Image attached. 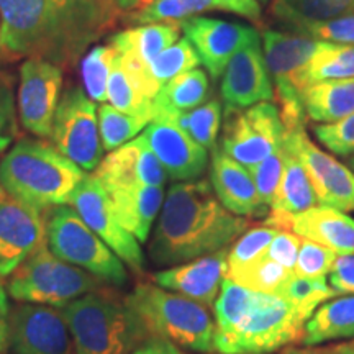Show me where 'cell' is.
<instances>
[{
  "label": "cell",
  "mask_w": 354,
  "mask_h": 354,
  "mask_svg": "<svg viewBox=\"0 0 354 354\" xmlns=\"http://www.w3.org/2000/svg\"><path fill=\"white\" fill-rule=\"evenodd\" d=\"M118 12L107 0H0V56L73 68Z\"/></svg>",
  "instance_id": "obj_1"
},
{
  "label": "cell",
  "mask_w": 354,
  "mask_h": 354,
  "mask_svg": "<svg viewBox=\"0 0 354 354\" xmlns=\"http://www.w3.org/2000/svg\"><path fill=\"white\" fill-rule=\"evenodd\" d=\"M246 228L248 220L221 205L209 180L177 183L162 202L149 256L159 266L189 263L225 250Z\"/></svg>",
  "instance_id": "obj_2"
},
{
  "label": "cell",
  "mask_w": 354,
  "mask_h": 354,
  "mask_svg": "<svg viewBox=\"0 0 354 354\" xmlns=\"http://www.w3.org/2000/svg\"><path fill=\"white\" fill-rule=\"evenodd\" d=\"M86 176L55 146L32 138L13 145L0 161V184L7 196L37 210L69 205Z\"/></svg>",
  "instance_id": "obj_3"
},
{
  "label": "cell",
  "mask_w": 354,
  "mask_h": 354,
  "mask_svg": "<svg viewBox=\"0 0 354 354\" xmlns=\"http://www.w3.org/2000/svg\"><path fill=\"white\" fill-rule=\"evenodd\" d=\"M149 338L192 351L214 353L215 323L205 305L159 286H138L127 299Z\"/></svg>",
  "instance_id": "obj_4"
},
{
  "label": "cell",
  "mask_w": 354,
  "mask_h": 354,
  "mask_svg": "<svg viewBox=\"0 0 354 354\" xmlns=\"http://www.w3.org/2000/svg\"><path fill=\"white\" fill-rule=\"evenodd\" d=\"M312 313L272 294L253 292L236 323L214 333V348L220 354H268L290 343H302L305 323Z\"/></svg>",
  "instance_id": "obj_5"
},
{
  "label": "cell",
  "mask_w": 354,
  "mask_h": 354,
  "mask_svg": "<svg viewBox=\"0 0 354 354\" xmlns=\"http://www.w3.org/2000/svg\"><path fill=\"white\" fill-rule=\"evenodd\" d=\"M76 354H131L149 338L127 302L82 295L63 308Z\"/></svg>",
  "instance_id": "obj_6"
},
{
  "label": "cell",
  "mask_w": 354,
  "mask_h": 354,
  "mask_svg": "<svg viewBox=\"0 0 354 354\" xmlns=\"http://www.w3.org/2000/svg\"><path fill=\"white\" fill-rule=\"evenodd\" d=\"M261 39L266 66L274 84V100L286 131L305 128L304 74L312 57L326 46V41L286 30H264Z\"/></svg>",
  "instance_id": "obj_7"
},
{
  "label": "cell",
  "mask_w": 354,
  "mask_h": 354,
  "mask_svg": "<svg viewBox=\"0 0 354 354\" xmlns=\"http://www.w3.org/2000/svg\"><path fill=\"white\" fill-rule=\"evenodd\" d=\"M12 274L8 294L13 299L55 308H64L100 286L99 279L53 254L46 241Z\"/></svg>",
  "instance_id": "obj_8"
},
{
  "label": "cell",
  "mask_w": 354,
  "mask_h": 354,
  "mask_svg": "<svg viewBox=\"0 0 354 354\" xmlns=\"http://www.w3.org/2000/svg\"><path fill=\"white\" fill-rule=\"evenodd\" d=\"M44 223L46 245L53 254L107 284H127L128 272L122 259L87 227L76 210L69 205L53 207Z\"/></svg>",
  "instance_id": "obj_9"
},
{
  "label": "cell",
  "mask_w": 354,
  "mask_h": 354,
  "mask_svg": "<svg viewBox=\"0 0 354 354\" xmlns=\"http://www.w3.org/2000/svg\"><path fill=\"white\" fill-rule=\"evenodd\" d=\"M50 138L57 151L82 171L92 172L99 167L104 156L99 115L94 100L82 87H71L61 97Z\"/></svg>",
  "instance_id": "obj_10"
},
{
  "label": "cell",
  "mask_w": 354,
  "mask_h": 354,
  "mask_svg": "<svg viewBox=\"0 0 354 354\" xmlns=\"http://www.w3.org/2000/svg\"><path fill=\"white\" fill-rule=\"evenodd\" d=\"M286 128L279 107L261 102L245 110L227 112L221 149L245 167H251L284 146Z\"/></svg>",
  "instance_id": "obj_11"
},
{
  "label": "cell",
  "mask_w": 354,
  "mask_h": 354,
  "mask_svg": "<svg viewBox=\"0 0 354 354\" xmlns=\"http://www.w3.org/2000/svg\"><path fill=\"white\" fill-rule=\"evenodd\" d=\"M73 209L86 221L88 228L107 245L133 271L143 269L145 258L140 241L123 227L115 214L107 190L97 177L86 176L71 201Z\"/></svg>",
  "instance_id": "obj_12"
},
{
  "label": "cell",
  "mask_w": 354,
  "mask_h": 354,
  "mask_svg": "<svg viewBox=\"0 0 354 354\" xmlns=\"http://www.w3.org/2000/svg\"><path fill=\"white\" fill-rule=\"evenodd\" d=\"M284 146L299 158L315 190L318 205L339 212L354 210V172L312 143L305 128L286 131Z\"/></svg>",
  "instance_id": "obj_13"
},
{
  "label": "cell",
  "mask_w": 354,
  "mask_h": 354,
  "mask_svg": "<svg viewBox=\"0 0 354 354\" xmlns=\"http://www.w3.org/2000/svg\"><path fill=\"white\" fill-rule=\"evenodd\" d=\"M61 88L63 69L59 66L35 57L21 64L19 117L25 130L39 138H50Z\"/></svg>",
  "instance_id": "obj_14"
},
{
  "label": "cell",
  "mask_w": 354,
  "mask_h": 354,
  "mask_svg": "<svg viewBox=\"0 0 354 354\" xmlns=\"http://www.w3.org/2000/svg\"><path fill=\"white\" fill-rule=\"evenodd\" d=\"M8 342L15 354H76L63 313L48 305H20L10 317Z\"/></svg>",
  "instance_id": "obj_15"
},
{
  "label": "cell",
  "mask_w": 354,
  "mask_h": 354,
  "mask_svg": "<svg viewBox=\"0 0 354 354\" xmlns=\"http://www.w3.org/2000/svg\"><path fill=\"white\" fill-rule=\"evenodd\" d=\"M220 95L227 112L274 102V84L261 48V35L234 55L221 74Z\"/></svg>",
  "instance_id": "obj_16"
},
{
  "label": "cell",
  "mask_w": 354,
  "mask_h": 354,
  "mask_svg": "<svg viewBox=\"0 0 354 354\" xmlns=\"http://www.w3.org/2000/svg\"><path fill=\"white\" fill-rule=\"evenodd\" d=\"M179 26L214 79L223 74L230 59L246 43L259 37V32L253 26L209 17H190L180 21Z\"/></svg>",
  "instance_id": "obj_17"
},
{
  "label": "cell",
  "mask_w": 354,
  "mask_h": 354,
  "mask_svg": "<svg viewBox=\"0 0 354 354\" xmlns=\"http://www.w3.org/2000/svg\"><path fill=\"white\" fill-rule=\"evenodd\" d=\"M39 212L12 197L0 202V277L12 274L46 241V223Z\"/></svg>",
  "instance_id": "obj_18"
},
{
  "label": "cell",
  "mask_w": 354,
  "mask_h": 354,
  "mask_svg": "<svg viewBox=\"0 0 354 354\" xmlns=\"http://www.w3.org/2000/svg\"><path fill=\"white\" fill-rule=\"evenodd\" d=\"M264 225L330 248L338 256L354 254V218L331 207L315 205L287 216L268 215Z\"/></svg>",
  "instance_id": "obj_19"
},
{
  "label": "cell",
  "mask_w": 354,
  "mask_h": 354,
  "mask_svg": "<svg viewBox=\"0 0 354 354\" xmlns=\"http://www.w3.org/2000/svg\"><path fill=\"white\" fill-rule=\"evenodd\" d=\"M143 136L171 179L196 180L207 169V149L166 118H154L145 128Z\"/></svg>",
  "instance_id": "obj_20"
},
{
  "label": "cell",
  "mask_w": 354,
  "mask_h": 354,
  "mask_svg": "<svg viewBox=\"0 0 354 354\" xmlns=\"http://www.w3.org/2000/svg\"><path fill=\"white\" fill-rule=\"evenodd\" d=\"M228 251H216L185 264L172 266L154 274V282L162 289L184 295L190 300L210 307L218 297L221 284L227 279Z\"/></svg>",
  "instance_id": "obj_21"
},
{
  "label": "cell",
  "mask_w": 354,
  "mask_h": 354,
  "mask_svg": "<svg viewBox=\"0 0 354 354\" xmlns=\"http://www.w3.org/2000/svg\"><path fill=\"white\" fill-rule=\"evenodd\" d=\"M94 176L109 185H156L165 187L167 174L143 135L110 151L100 161Z\"/></svg>",
  "instance_id": "obj_22"
},
{
  "label": "cell",
  "mask_w": 354,
  "mask_h": 354,
  "mask_svg": "<svg viewBox=\"0 0 354 354\" xmlns=\"http://www.w3.org/2000/svg\"><path fill=\"white\" fill-rule=\"evenodd\" d=\"M210 184L221 205L232 214L245 218L269 215L271 209L261 201L248 167L230 158L221 148H215L212 154Z\"/></svg>",
  "instance_id": "obj_23"
},
{
  "label": "cell",
  "mask_w": 354,
  "mask_h": 354,
  "mask_svg": "<svg viewBox=\"0 0 354 354\" xmlns=\"http://www.w3.org/2000/svg\"><path fill=\"white\" fill-rule=\"evenodd\" d=\"M107 190L120 223L140 243L148 240L149 232L161 212L165 190L156 185H109Z\"/></svg>",
  "instance_id": "obj_24"
},
{
  "label": "cell",
  "mask_w": 354,
  "mask_h": 354,
  "mask_svg": "<svg viewBox=\"0 0 354 354\" xmlns=\"http://www.w3.org/2000/svg\"><path fill=\"white\" fill-rule=\"evenodd\" d=\"M180 32L179 24L141 25L113 35L109 44L118 55L131 57L149 68L162 51L180 38Z\"/></svg>",
  "instance_id": "obj_25"
},
{
  "label": "cell",
  "mask_w": 354,
  "mask_h": 354,
  "mask_svg": "<svg viewBox=\"0 0 354 354\" xmlns=\"http://www.w3.org/2000/svg\"><path fill=\"white\" fill-rule=\"evenodd\" d=\"M305 113L318 125L354 113V77L315 82L304 91Z\"/></svg>",
  "instance_id": "obj_26"
},
{
  "label": "cell",
  "mask_w": 354,
  "mask_h": 354,
  "mask_svg": "<svg viewBox=\"0 0 354 354\" xmlns=\"http://www.w3.org/2000/svg\"><path fill=\"white\" fill-rule=\"evenodd\" d=\"M344 338H354V295L320 305L305 323L302 343L315 346Z\"/></svg>",
  "instance_id": "obj_27"
},
{
  "label": "cell",
  "mask_w": 354,
  "mask_h": 354,
  "mask_svg": "<svg viewBox=\"0 0 354 354\" xmlns=\"http://www.w3.org/2000/svg\"><path fill=\"white\" fill-rule=\"evenodd\" d=\"M286 159L281 183L271 203V216H287L302 214V212L318 205L315 190L310 183L307 171L295 154L284 146Z\"/></svg>",
  "instance_id": "obj_28"
},
{
  "label": "cell",
  "mask_w": 354,
  "mask_h": 354,
  "mask_svg": "<svg viewBox=\"0 0 354 354\" xmlns=\"http://www.w3.org/2000/svg\"><path fill=\"white\" fill-rule=\"evenodd\" d=\"M354 13V0H272L269 15L286 32Z\"/></svg>",
  "instance_id": "obj_29"
},
{
  "label": "cell",
  "mask_w": 354,
  "mask_h": 354,
  "mask_svg": "<svg viewBox=\"0 0 354 354\" xmlns=\"http://www.w3.org/2000/svg\"><path fill=\"white\" fill-rule=\"evenodd\" d=\"M209 94L210 87L207 74L198 68L187 71L162 84L153 100L154 115L162 112H187L205 104Z\"/></svg>",
  "instance_id": "obj_30"
},
{
  "label": "cell",
  "mask_w": 354,
  "mask_h": 354,
  "mask_svg": "<svg viewBox=\"0 0 354 354\" xmlns=\"http://www.w3.org/2000/svg\"><path fill=\"white\" fill-rule=\"evenodd\" d=\"M154 118H166L172 122L207 151L216 148V138L221 125V104L216 99L207 100L205 104L187 112L156 113Z\"/></svg>",
  "instance_id": "obj_31"
},
{
  "label": "cell",
  "mask_w": 354,
  "mask_h": 354,
  "mask_svg": "<svg viewBox=\"0 0 354 354\" xmlns=\"http://www.w3.org/2000/svg\"><path fill=\"white\" fill-rule=\"evenodd\" d=\"M220 10L215 0H151L148 6L131 12L125 21L128 25L180 24L203 12Z\"/></svg>",
  "instance_id": "obj_32"
},
{
  "label": "cell",
  "mask_w": 354,
  "mask_h": 354,
  "mask_svg": "<svg viewBox=\"0 0 354 354\" xmlns=\"http://www.w3.org/2000/svg\"><path fill=\"white\" fill-rule=\"evenodd\" d=\"M292 274L294 271L269 258L268 253H263L243 268L227 271V277L246 289L276 295Z\"/></svg>",
  "instance_id": "obj_33"
},
{
  "label": "cell",
  "mask_w": 354,
  "mask_h": 354,
  "mask_svg": "<svg viewBox=\"0 0 354 354\" xmlns=\"http://www.w3.org/2000/svg\"><path fill=\"white\" fill-rule=\"evenodd\" d=\"M351 77H354V44L326 43L308 63L304 84L307 88L315 82Z\"/></svg>",
  "instance_id": "obj_34"
},
{
  "label": "cell",
  "mask_w": 354,
  "mask_h": 354,
  "mask_svg": "<svg viewBox=\"0 0 354 354\" xmlns=\"http://www.w3.org/2000/svg\"><path fill=\"white\" fill-rule=\"evenodd\" d=\"M97 115H99L100 138L105 151L120 148L149 125V120L146 118L120 112L109 104H100Z\"/></svg>",
  "instance_id": "obj_35"
},
{
  "label": "cell",
  "mask_w": 354,
  "mask_h": 354,
  "mask_svg": "<svg viewBox=\"0 0 354 354\" xmlns=\"http://www.w3.org/2000/svg\"><path fill=\"white\" fill-rule=\"evenodd\" d=\"M118 53L110 46H94L84 56L81 63V74L84 82V91L97 104L107 102V86L112 64Z\"/></svg>",
  "instance_id": "obj_36"
},
{
  "label": "cell",
  "mask_w": 354,
  "mask_h": 354,
  "mask_svg": "<svg viewBox=\"0 0 354 354\" xmlns=\"http://www.w3.org/2000/svg\"><path fill=\"white\" fill-rule=\"evenodd\" d=\"M276 295L294 304L295 307L305 310V312L313 313L322 302H326L338 294L333 287L326 284L325 277L308 279L300 277L294 272L287 279L286 284L277 290Z\"/></svg>",
  "instance_id": "obj_37"
},
{
  "label": "cell",
  "mask_w": 354,
  "mask_h": 354,
  "mask_svg": "<svg viewBox=\"0 0 354 354\" xmlns=\"http://www.w3.org/2000/svg\"><path fill=\"white\" fill-rule=\"evenodd\" d=\"M201 63L197 51L187 38H179L172 46L159 55L149 66V73L159 86L187 71L197 69Z\"/></svg>",
  "instance_id": "obj_38"
},
{
  "label": "cell",
  "mask_w": 354,
  "mask_h": 354,
  "mask_svg": "<svg viewBox=\"0 0 354 354\" xmlns=\"http://www.w3.org/2000/svg\"><path fill=\"white\" fill-rule=\"evenodd\" d=\"M277 233L279 230L271 227L253 228L246 232L228 251V271L243 268V266L266 253Z\"/></svg>",
  "instance_id": "obj_39"
},
{
  "label": "cell",
  "mask_w": 354,
  "mask_h": 354,
  "mask_svg": "<svg viewBox=\"0 0 354 354\" xmlns=\"http://www.w3.org/2000/svg\"><path fill=\"white\" fill-rule=\"evenodd\" d=\"M338 254L330 248L318 245L310 240H302L299 248L294 272L300 277L318 279L330 274Z\"/></svg>",
  "instance_id": "obj_40"
},
{
  "label": "cell",
  "mask_w": 354,
  "mask_h": 354,
  "mask_svg": "<svg viewBox=\"0 0 354 354\" xmlns=\"http://www.w3.org/2000/svg\"><path fill=\"white\" fill-rule=\"evenodd\" d=\"M284 159L286 151L284 146H282L279 151H276L271 156H268L258 165L248 167L251 177H253L256 190H258L261 201L271 209V203L276 196L279 183H281L282 171H284Z\"/></svg>",
  "instance_id": "obj_41"
},
{
  "label": "cell",
  "mask_w": 354,
  "mask_h": 354,
  "mask_svg": "<svg viewBox=\"0 0 354 354\" xmlns=\"http://www.w3.org/2000/svg\"><path fill=\"white\" fill-rule=\"evenodd\" d=\"M290 33L304 35V37L320 39V41L326 43L354 44V13L320 21V24L300 26V28Z\"/></svg>",
  "instance_id": "obj_42"
},
{
  "label": "cell",
  "mask_w": 354,
  "mask_h": 354,
  "mask_svg": "<svg viewBox=\"0 0 354 354\" xmlns=\"http://www.w3.org/2000/svg\"><path fill=\"white\" fill-rule=\"evenodd\" d=\"M318 141L338 156L354 154V113L335 123L315 127Z\"/></svg>",
  "instance_id": "obj_43"
},
{
  "label": "cell",
  "mask_w": 354,
  "mask_h": 354,
  "mask_svg": "<svg viewBox=\"0 0 354 354\" xmlns=\"http://www.w3.org/2000/svg\"><path fill=\"white\" fill-rule=\"evenodd\" d=\"M300 243H302V240H300V236H297V234L290 232H279L274 236V240L271 241V245H269L266 253H268L269 258L277 261L279 264L294 271Z\"/></svg>",
  "instance_id": "obj_44"
},
{
  "label": "cell",
  "mask_w": 354,
  "mask_h": 354,
  "mask_svg": "<svg viewBox=\"0 0 354 354\" xmlns=\"http://www.w3.org/2000/svg\"><path fill=\"white\" fill-rule=\"evenodd\" d=\"M15 109L10 87L0 81V154H2L15 138Z\"/></svg>",
  "instance_id": "obj_45"
},
{
  "label": "cell",
  "mask_w": 354,
  "mask_h": 354,
  "mask_svg": "<svg viewBox=\"0 0 354 354\" xmlns=\"http://www.w3.org/2000/svg\"><path fill=\"white\" fill-rule=\"evenodd\" d=\"M330 284L336 294L354 295V254H342L330 271Z\"/></svg>",
  "instance_id": "obj_46"
},
{
  "label": "cell",
  "mask_w": 354,
  "mask_h": 354,
  "mask_svg": "<svg viewBox=\"0 0 354 354\" xmlns=\"http://www.w3.org/2000/svg\"><path fill=\"white\" fill-rule=\"evenodd\" d=\"M215 2L220 10L236 13V15L253 21V24H259L261 21L263 10H261L259 0H215Z\"/></svg>",
  "instance_id": "obj_47"
},
{
  "label": "cell",
  "mask_w": 354,
  "mask_h": 354,
  "mask_svg": "<svg viewBox=\"0 0 354 354\" xmlns=\"http://www.w3.org/2000/svg\"><path fill=\"white\" fill-rule=\"evenodd\" d=\"M131 354H185L177 344L161 338H148Z\"/></svg>",
  "instance_id": "obj_48"
},
{
  "label": "cell",
  "mask_w": 354,
  "mask_h": 354,
  "mask_svg": "<svg viewBox=\"0 0 354 354\" xmlns=\"http://www.w3.org/2000/svg\"><path fill=\"white\" fill-rule=\"evenodd\" d=\"M10 333V308H8L7 292L0 284V354L6 351Z\"/></svg>",
  "instance_id": "obj_49"
},
{
  "label": "cell",
  "mask_w": 354,
  "mask_h": 354,
  "mask_svg": "<svg viewBox=\"0 0 354 354\" xmlns=\"http://www.w3.org/2000/svg\"><path fill=\"white\" fill-rule=\"evenodd\" d=\"M320 354H354V339L349 343L335 344V346L322 348Z\"/></svg>",
  "instance_id": "obj_50"
},
{
  "label": "cell",
  "mask_w": 354,
  "mask_h": 354,
  "mask_svg": "<svg viewBox=\"0 0 354 354\" xmlns=\"http://www.w3.org/2000/svg\"><path fill=\"white\" fill-rule=\"evenodd\" d=\"M109 3L120 12H130L133 8H138L141 6V0H107Z\"/></svg>",
  "instance_id": "obj_51"
},
{
  "label": "cell",
  "mask_w": 354,
  "mask_h": 354,
  "mask_svg": "<svg viewBox=\"0 0 354 354\" xmlns=\"http://www.w3.org/2000/svg\"><path fill=\"white\" fill-rule=\"evenodd\" d=\"M7 198V192L6 190H3V187H2V184H0V202H3Z\"/></svg>",
  "instance_id": "obj_52"
},
{
  "label": "cell",
  "mask_w": 354,
  "mask_h": 354,
  "mask_svg": "<svg viewBox=\"0 0 354 354\" xmlns=\"http://www.w3.org/2000/svg\"><path fill=\"white\" fill-rule=\"evenodd\" d=\"M348 167L354 172V154H351V156H349V159H348Z\"/></svg>",
  "instance_id": "obj_53"
},
{
  "label": "cell",
  "mask_w": 354,
  "mask_h": 354,
  "mask_svg": "<svg viewBox=\"0 0 354 354\" xmlns=\"http://www.w3.org/2000/svg\"><path fill=\"white\" fill-rule=\"evenodd\" d=\"M141 2H151V0H141Z\"/></svg>",
  "instance_id": "obj_54"
},
{
  "label": "cell",
  "mask_w": 354,
  "mask_h": 354,
  "mask_svg": "<svg viewBox=\"0 0 354 354\" xmlns=\"http://www.w3.org/2000/svg\"><path fill=\"white\" fill-rule=\"evenodd\" d=\"M259 2H266V0H259Z\"/></svg>",
  "instance_id": "obj_55"
},
{
  "label": "cell",
  "mask_w": 354,
  "mask_h": 354,
  "mask_svg": "<svg viewBox=\"0 0 354 354\" xmlns=\"http://www.w3.org/2000/svg\"><path fill=\"white\" fill-rule=\"evenodd\" d=\"M0 81H2V77H0Z\"/></svg>",
  "instance_id": "obj_56"
},
{
  "label": "cell",
  "mask_w": 354,
  "mask_h": 354,
  "mask_svg": "<svg viewBox=\"0 0 354 354\" xmlns=\"http://www.w3.org/2000/svg\"><path fill=\"white\" fill-rule=\"evenodd\" d=\"M266 2H268V0H266Z\"/></svg>",
  "instance_id": "obj_57"
}]
</instances>
